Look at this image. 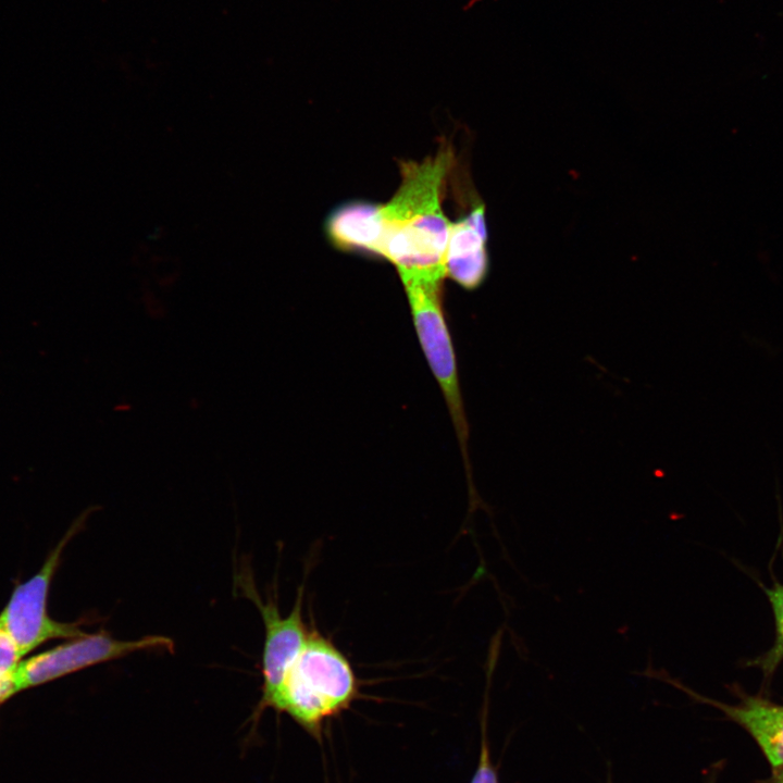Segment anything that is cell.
Instances as JSON below:
<instances>
[{
	"label": "cell",
	"mask_w": 783,
	"mask_h": 783,
	"mask_svg": "<svg viewBox=\"0 0 783 783\" xmlns=\"http://www.w3.org/2000/svg\"><path fill=\"white\" fill-rule=\"evenodd\" d=\"M456 158L442 141L423 161H400V184L393 197L381 203L383 238L381 259L391 263L400 282L444 281L445 253L450 221L443 202Z\"/></svg>",
	"instance_id": "1"
},
{
	"label": "cell",
	"mask_w": 783,
	"mask_h": 783,
	"mask_svg": "<svg viewBox=\"0 0 783 783\" xmlns=\"http://www.w3.org/2000/svg\"><path fill=\"white\" fill-rule=\"evenodd\" d=\"M359 696V681L349 659L330 637L310 627L270 709L288 714L320 739L324 724Z\"/></svg>",
	"instance_id": "2"
},
{
	"label": "cell",
	"mask_w": 783,
	"mask_h": 783,
	"mask_svg": "<svg viewBox=\"0 0 783 783\" xmlns=\"http://www.w3.org/2000/svg\"><path fill=\"white\" fill-rule=\"evenodd\" d=\"M443 283L426 279L401 282L419 341L445 397L469 472V425L459 386L452 339L444 313Z\"/></svg>",
	"instance_id": "3"
},
{
	"label": "cell",
	"mask_w": 783,
	"mask_h": 783,
	"mask_svg": "<svg viewBox=\"0 0 783 783\" xmlns=\"http://www.w3.org/2000/svg\"><path fill=\"white\" fill-rule=\"evenodd\" d=\"M147 650L173 652L174 642L162 635L122 641L114 638L105 630L84 634L26 660H21L13 674L14 686L18 693L95 664Z\"/></svg>",
	"instance_id": "4"
},
{
	"label": "cell",
	"mask_w": 783,
	"mask_h": 783,
	"mask_svg": "<svg viewBox=\"0 0 783 783\" xmlns=\"http://www.w3.org/2000/svg\"><path fill=\"white\" fill-rule=\"evenodd\" d=\"M80 524L82 521H77L72 525L35 575L16 585L0 613V624L11 636L22 658L50 639H71L86 634L79 622H59L50 618L47 611L50 583L62 551L79 531Z\"/></svg>",
	"instance_id": "5"
},
{
	"label": "cell",
	"mask_w": 783,
	"mask_h": 783,
	"mask_svg": "<svg viewBox=\"0 0 783 783\" xmlns=\"http://www.w3.org/2000/svg\"><path fill=\"white\" fill-rule=\"evenodd\" d=\"M238 576L243 594L256 605L264 625L261 697L251 714V723L256 725L278 693L306 643L310 627L306 625L302 614L303 585L298 588L291 611L282 616L276 599L269 597L262 600L251 579L245 573Z\"/></svg>",
	"instance_id": "6"
},
{
	"label": "cell",
	"mask_w": 783,
	"mask_h": 783,
	"mask_svg": "<svg viewBox=\"0 0 783 783\" xmlns=\"http://www.w3.org/2000/svg\"><path fill=\"white\" fill-rule=\"evenodd\" d=\"M488 231L485 204L475 192L468 210L450 222L445 253L446 277L467 290L478 288L489 272Z\"/></svg>",
	"instance_id": "7"
},
{
	"label": "cell",
	"mask_w": 783,
	"mask_h": 783,
	"mask_svg": "<svg viewBox=\"0 0 783 783\" xmlns=\"http://www.w3.org/2000/svg\"><path fill=\"white\" fill-rule=\"evenodd\" d=\"M324 231L336 249L378 258L383 238L381 203L345 201L330 212Z\"/></svg>",
	"instance_id": "8"
},
{
	"label": "cell",
	"mask_w": 783,
	"mask_h": 783,
	"mask_svg": "<svg viewBox=\"0 0 783 783\" xmlns=\"http://www.w3.org/2000/svg\"><path fill=\"white\" fill-rule=\"evenodd\" d=\"M666 681L720 708L753 735L774 768L783 767V706L750 696L744 697L735 706L725 705L695 695L670 678Z\"/></svg>",
	"instance_id": "9"
},
{
	"label": "cell",
	"mask_w": 783,
	"mask_h": 783,
	"mask_svg": "<svg viewBox=\"0 0 783 783\" xmlns=\"http://www.w3.org/2000/svg\"><path fill=\"white\" fill-rule=\"evenodd\" d=\"M765 592L774 612L776 637L772 648L757 661V664L765 673H771L783 659V585L776 583Z\"/></svg>",
	"instance_id": "10"
},
{
	"label": "cell",
	"mask_w": 783,
	"mask_h": 783,
	"mask_svg": "<svg viewBox=\"0 0 783 783\" xmlns=\"http://www.w3.org/2000/svg\"><path fill=\"white\" fill-rule=\"evenodd\" d=\"M22 660L9 633L0 624V681L13 679L14 671Z\"/></svg>",
	"instance_id": "11"
},
{
	"label": "cell",
	"mask_w": 783,
	"mask_h": 783,
	"mask_svg": "<svg viewBox=\"0 0 783 783\" xmlns=\"http://www.w3.org/2000/svg\"><path fill=\"white\" fill-rule=\"evenodd\" d=\"M471 783H497L496 772L489 759L488 746L485 738L482 741L478 767Z\"/></svg>",
	"instance_id": "12"
},
{
	"label": "cell",
	"mask_w": 783,
	"mask_h": 783,
	"mask_svg": "<svg viewBox=\"0 0 783 783\" xmlns=\"http://www.w3.org/2000/svg\"><path fill=\"white\" fill-rule=\"evenodd\" d=\"M16 694L13 679L0 681V705Z\"/></svg>",
	"instance_id": "13"
},
{
	"label": "cell",
	"mask_w": 783,
	"mask_h": 783,
	"mask_svg": "<svg viewBox=\"0 0 783 783\" xmlns=\"http://www.w3.org/2000/svg\"><path fill=\"white\" fill-rule=\"evenodd\" d=\"M774 783H783V767L775 768Z\"/></svg>",
	"instance_id": "14"
}]
</instances>
